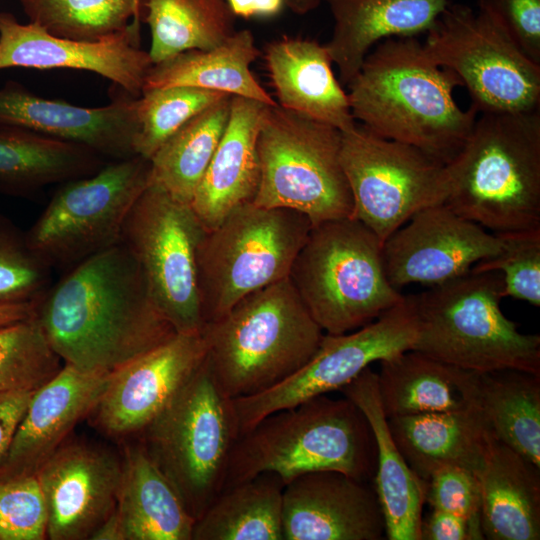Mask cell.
<instances>
[{"mask_svg": "<svg viewBox=\"0 0 540 540\" xmlns=\"http://www.w3.org/2000/svg\"><path fill=\"white\" fill-rule=\"evenodd\" d=\"M36 317L64 364L112 374L177 332L121 242L72 267L36 304Z\"/></svg>", "mask_w": 540, "mask_h": 540, "instance_id": "1", "label": "cell"}, {"mask_svg": "<svg viewBox=\"0 0 540 540\" xmlns=\"http://www.w3.org/2000/svg\"><path fill=\"white\" fill-rule=\"evenodd\" d=\"M347 87L358 124L444 164L463 147L478 116L471 106H458L453 92L462 81L431 61L416 37L379 42Z\"/></svg>", "mask_w": 540, "mask_h": 540, "instance_id": "2", "label": "cell"}, {"mask_svg": "<svg viewBox=\"0 0 540 540\" xmlns=\"http://www.w3.org/2000/svg\"><path fill=\"white\" fill-rule=\"evenodd\" d=\"M446 168L456 214L494 234L540 229V109L481 113Z\"/></svg>", "mask_w": 540, "mask_h": 540, "instance_id": "3", "label": "cell"}, {"mask_svg": "<svg viewBox=\"0 0 540 540\" xmlns=\"http://www.w3.org/2000/svg\"><path fill=\"white\" fill-rule=\"evenodd\" d=\"M320 470L340 471L364 482L374 477L372 430L346 397L319 395L261 419L237 439L223 489L262 473L277 475L285 485Z\"/></svg>", "mask_w": 540, "mask_h": 540, "instance_id": "4", "label": "cell"}, {"mask_svg": "<svg viewBox=\"0 0 540 540\" xmlns=\"http://www.w3.org/2000/svg\"><path fill=\"white\" fill-rule=\"evenodd\" d=\"M202 333L212 375L230 399L259 394L290 377L324 336L289 278L244 297L204 324Z\"/></svg>", "mask_w": 540, "mask_h": 540, "instance_id": "5", "label": "cell"}, {"mask_svg": "<svg viewBox=\"0 0 540 540\" xmlns=\"http://www.w3.org/2000/svg\"><path fill=\"white\" fill-rule=\"evenodd\" d=\"M411 298L417 320L412 350L476 373L540 374V336L520 332L503 314L499 271L469 272Z\"/></svg>", "mask_w": 540, "mask_h": 540, "instance_id": "6", "label": "cell"}, {"mask_svg": "<svg viewBox=\"0 0 540 540\" xmlns=\"http://www.w3.org/2000/svg\"><path fill=\"white\" fill-rule=\"evenodd\" d=\"M382 245L352 217L312 226L288 278L326 334L363 327L404 299L386 276Z\"/></svg>", "mask_w": 540, "mask_h": 540, "instance_id": "7", "label": "cell"}, {"mask_svg": "<svg viewBox=\"0 0 540 540\" xmlns=\"http://www.w3.org/2000/svg\"><path fill=\"white\" fill-rule=\"evenodd\" d=\"M142 433L148 455L199 518L222 491L240 436L233 400L217 385L206 358Z\"/></svg>", "mask_w": 540, "mask_h": 540, "instance_id": "8", "label": "cell"}, {"mask_svg": "<svg viewBox=\"0 0 540 540\" xmlns=\"http://www.w3.org/2000/svg\"><path fill=\"white\" fill-rule=\"evenodd\" d=\"M312 226L301 212L249 203L205 231L196 257L203 323L219 320L244 297L288 278Z\"/></svg>", "mask_w": 540, "mask_h": 540, "instance_id": "9", "label": "cell"}, {"mask_svg": "<svg viewBox=\"0 0 540 540\" xmlns=\"http://www.w3.org/2000/svg\"><path fill=\"white\" fill-rule=\"evenodd\" d=\"M340 149L334 126L268 106L257 139L260 183L253 203L301 212L313 225L352 217Z\"/></svg>", "mask_w": 540, "mask_h": 540, "instance_id": "10", "label": "cell"}, {"mask_svg": "<svg viewBox=\"0 0 540 540\" xmlns=\"http://www.w3.org/2000/svg\"><path fill=\"white\" fill-rule=\"evenodd\" d=\"M426 35L424 52L460 78L478 114L540 109V65L485 10L450 1Z\"/></svg>", "mask_w": 540, "mask_h": 540, "instance_id": "11", "label": "cell"}, {"mask_svg": "<svg viewBox=\"0 0 540 540\" xmlns=\"http://www.w3.org/2000/svg\"><path fill=\"white\" fill-rule=\"evenodd\" d=\"M149 183L150 161L138 155L63 183L25 235L28 245L51 268L74 267L120 242Z\"/></svg>", "mask_w": 540, "mask_h": 540, "instance_id": "12", "label": "cell"}, {"mask_svg": "<svg viewBox=\"0 0 540 540\" xmlns=\"http://www.w3.org/2000/svg\"><path fill=\"white\" fill-rule=\"evenodd\" d=\"M340 160L353 199L352 218L382 243L416 212L447 198L446 164L358 123L341 132Z\"/></svg>", "mask_w": 540, "mask_h": 540, "instance_id": "13", "label": "cell"}, {"mask_svg": "<svg viewBox=\"0 0 540 540\" xmlns=\"http://www.w3.org/2000/svg\"><path fill=\"white\" fill-rule=\"evenodd\" d=\"M205 231L190 204L150 183L122 229L120 242L136 259L156 305L178 333L204 325L196 257Z\"/></svg>", "mask_w": 540, "mask_h": 540, "instance_id": "14", "label": "cell"}, {"mask_svg": "<svg viewBox=\"0 0 540 540\" xmlns=\"http://www.w3.org/2000/svg\"><path fill=\"white\" fill-rule=\"evenodd\" d=\"M416 335L411 295L363 327L324 334L314 355L290 377L259 394L232 399L240 435L271 413L340 390L373 362L411 350Z\"/></svg>", "mask_w": 540, "mask_h": 540, "instance_id": "15", "label": "cell"}, {"mask_svg": "<svg viewBox=\"0 0 540 540\" xmlns=\"http://www.w3.org/2000/svg\"><path fill=\"white\" fill-rule=\"evenodd\" d=\"M502 245L500 235L438 204L416 212L393 232L383 242L382 257L390 284L400 291L411 283L435 286L463 276L496 256Z\"/></svg>", "mask_w": 540, "mask_h": 540, "instance_id": "16", "label": "cell"}, {"mask_svg": "<svg viewBox=\"0 0 540 540\" xmlns=\"http://www.w3.org/2000/svg\"><path fill=\"white\" fill-rule=\"evenodd\" d=\"M140 24L97 41H78L54 36L41 26L20 23L0 12V70L7 68L75 69L96 73L125 93L139 97L153 65L139 46Z\"/></svg>", "mask_w": 540, "mask_h": 540, "instance_id": "17", "label": "cell"}, {"mask_svg": "<svg viewBox=\"0 0 540 540\" xmlns=\"http://www.w3.org/2000/svg\"><path fill=\"white\" fill-rule=\"evenodd\" d=\"M202 329L176 333L110 375L93 410L95 423L112 436L142 432L202 365Z\"/></svg>", "mask_w": 540, "mask_h": 540, "instance_id": "18", "label": "cell"}, {"mask_svg": "<svg viewBox=\"0 0 540 540\" xmlns=\"http://www.w3.org/2000/svg\"><path fill=\"white\" fill-rule=\"evenodd\" d=\"M35 474L47 508V538L90 539L116 508L122 459L92 444L63 443Z\"/></svg>", "mask_w": 540, "mask_h": 540, "instance_id": "19", "label": "cell"}, {"mask_svg": "<svg viewBox=\"0 0 540 540\" xmlns=\"http://www.w3.org/2000/svg\"><path fill=\"white\" fill-rule=\"evenodd\" d=\"M137 98L125 93L106 106L82 107L8 82L0 88V127L78 144L107 161L122 160L136 155Z\"/></svg>", "mask_w": 540, "mask_h": 540, "instance_id": "20", "label": "cell"}, {"mask_svg": "<svg viewBox=\"0 0 540 540\" xmlns=\"http://www.w3.org/2000/svg\"><path fill=\"white\" fill-rule=\"evenodd\" d=\"M283 540H380L385 522L367 482L336 470L302 474L283 488Z\"/></svg>", "mask_w": 540, "mask_h": 540, "instance_id": "21", "label": "cell"}, {"mask_svg": "<svg viewBox=\"0 0 540 540\" xmlns=\"http://www.w3.org/2000/svg\"><path fill=\"white\" fill-rule=\"evenodd\" d=\"M110 375L84 372L64 364L51 380L38 388L0 464V479L35 474L72 429L92 414Z\"/></svg>", "mask_w": 540, "mask_h": 540, "instance_id": "22", "label": "cell"}, {"mask_svg": "<svg viewBox=\"0 0 540 540\" xmlns=\"http://www.w3.org/2000/svg\"><path fill=\"white\" fill-rule=\"evenodd\" d=\"M268 105L232 95L226 128L190 203L204 229L253 203L260 183L257 139Z\"/></svg>", "mask_w": 540, "mask_h": 540, "instance_id": "23", "label": "cell"}, {"mask_svg": "<svg viewBox=\"0 0 540 540\" xmlns=\"http://www.w3.org/2000/svg\"><path fill=\"white\" fill-rule=\"evenodd\" d=\"M339 391L363 413L376 445L373 477L389 540H421L426 483L409 467L389 429L377 373L370 366Z\"/></svg>", "mask_w": 540, "mask_h": 540, "instance_id": "24", "label": "cell"}, {"mask_svg": "<svg viewBox=\"0 0 540 540\" xmlns=\"http://www.w3.org/2000/svg\"><path fill=\"white\" fill-rule=\"evenodd\" d=\"M333 31L325 44L337 66L339 82L348 85L365 57L388 38L427 33L450 0H323Z\"/></svg>", "mask_w": 540, "mask_h": 540, "instance_id": "25", "label": "cell"}, {"mask_svg": "<svg viewBox=\"0 0 540 540\" xmlns=\"http://www.w3.org/2000/svg\"><path fill=\"white\" fill-rule=\"evenodd\" d=\"M264 56L280 107L341 132L356 126L348 95L333 73L325 44L282 37L266 45Z\"/></svg>", "mask_w": 540, "mask_h": 540, "instance_id": "26", "label": "cell"}, {"mask_svg": "<svg viewBox=\"0 0 540 540\" xmlns=\"http://www.w3.org/2000/svg\"><path fill=\"white\" fill-rule=\"evenodd\" d=\"M484 539H540V467L491 435L481 469Z\"/></svg>", "mask_w": 540, "mask_h": 540, "instance_id": "27", "label": "cell"}, {"mask_svg": "<svg viewBox=\"0 0 540 540\" xmlns=\"http://www.w3.org/2000/svg\"><path fill=\"white\" fill-rule=\"evenodd\" d=\"M387 418L477 406L479 373L407 350L380 361L377 373Z\"/></svg>", "mask_w": 540, "mask_h": 540, "instance_id": "28", "label": "cell"}, {"mask_svg": "<svg viewBox=\"0 0 540 540\" xmlns=\"http://www.w3.org/2000/svg\"><path fill=\"white\" fill-rule=\"evenodd\" d=\"M390 433L409 467L423 481L439 468L477 473L491 434L478 407L388 418Z\"/></svg>", "mask_w": 540, "mask_h": 540, "instance_id": "29", "label": "cell"}, {"mask_svg": "<svg viewBox=\"0 0 540 540\" xmlns=\"http://www.w3.org/2000/svg\"><path fill=\"white\" fill-rule=\"evenodd\" d=\"M116 509L126 540H192L196 519L143 444L126 447Z\"/></svg>", "mask_w": 540, "mask_h": 540, "instance_id": "30", "label": "cell"}, {"mask_svg": "<svg viewBox=\"0 0 540 540\" xmlns=\"http://www.w3.org/2000/svg\"><path fill=\"white\" fill-rule=\"evenodd\" d=\"M260 54L253 33L248 29L238 30L215 48L183 51L153 64L145 77L142 91L190 86L277 106V101L250 70Z\"/></svg>", "mask_w": 540, "mask_h": 540, "instance_id": "31", "label": "cell"}, {"mask_svg": "<svg viewBox=\"0 0 540 540\" xmlns=\"http://www.w3.org/2000/svg\"><path fill=\"white\" fill-rule=\"evenodd\" d=\"M108 161L92 150L27 130L0 127V189L28 194L96 173Z\"/></svg>", "mask_w": 540, "mask_h": 540, "instance_id": "32", "label": "cell"}, {"mask_svg": "<svg viewBox=\"0 0 540 540\" xmlns=\"http://www.w3.org/2000/svg\"><path fill=\"white\" fill-rule=\"evenodd\" d=\"M283 488L262 473L223 489L196 519L192 540H283Z\"/></svg>", "mask_w": 540, "mask_h": 540, "instance_id": "33", "label": "cell"}, {"mask_svg": "<svg viewBox=\"0 0 540 540\" xmlns=\"http://www.w3.org/2000/svg\"><path fill=\"white\" fill-rule=\"evenodd\" d=\"M477 407L490 434L540 467V374L479 373Z\"/></svg>", "mask_w": 540, "mask_h": 540, "instance_id": "34", "label": "cell"}, {"mask_svg": "<svg viewBox=\"0 0 540 540\" xmlns=\"http://www.w3.org/2000/svg\"><path fill=\"white\" fill-rule=\"evenodd\" d=\"M231 96L194 116L159 147L149 160L150 184L191 203L226 128Z\"/></svg>", "mask_w": 540, "mask_h": 540, "instance_id": "35", "label": "cell"}, {"mask_svg": "<svg viewBox=\"0 0 540 540\" xmlns=\"http://www.w3.org/2000/svg\"><path fill=\"white\" fill-rule=\"evenodd\" d=\"M153 64L187 50H209L237 30L226 0H142Z\"/></svg>", "mask_w": 540, "mask_h": 540, "instance_id": "36", "label": "cell"}, {"mask_svg": "<svg viewBox=\"0 0 540 540\" xmlns=\"http://www.w3.org/2000/svg\"><path fill=\"white\" fill-rule=\"evenodd\" d=\"M30 22L48 33L78 41H97L140 24L134 0H20Z\"/></svg>", "mask_w": 540, "mask_h": 540, "instance_id": "37", "label": "cell"}, {"mask_svg": "<svg viewBox=\"0 0 540 540\" xmlns=\"http://www.w3.org/2000/svg\"><path fill=\"white\" fill-rule=\"evenodd\" d=\"M63 365L36 314L0 326V393L36 391Z\"/></svg>", "mask_w": 540, "mask_h": 540, "instance_id": "38", "label": "cell"}, {"mask_svg": "<svg viewBox=\"0 0 540 540\" xmlns=\"http://www.w3.org/2000/svg\"><path fill=\"white\" fill-rule=\"evenodd\" d=\"M230 94L190 86L142 91L137 98L136 155L150 160L194 116Z\"/></svg>", "mask_w": 540, "mask_h": 540, "instance_id": "39", "label": "cell"}, {"mask_svg": "<svg viewBox=\"0 0 540 540\" xmlns=\"http://www.w3.org/2000/svg\"><path fill=\"white\" fill-rule=\"evenodd\" d=\"M498 235L503 239L500 252L476 263L470 272L499 271L503 277V297L539 307L540 229Z\"/></svg>", "mask_w": 540, "mask_h": 540, "instance_id": "40", "label": "cell"}, {"mask_svg": "<svg viewBox=\"0 0 540 540\" xmlns=\"http://www.w3.org/2000/svg\"><path fill=\"white\" fill-rule=\"evenodd\" d=\"M51 270L26 236L0 221V303L38 301L50 287Z\"/></svg>", "mask_w": 540, "mask_h": 540, "instance_id": "41", "label": "cell"}, {"mask_svg": "<svg viewBox=\"0 0 540 540\" xmlns=\"http://www.w3.org/2000/svg\"><path fill=\"white\" fill-rule=\"evenodd\" d=\"M47 522L36 474L0 479V540L46 539Z\"/></svg>", "mask_w": 540, "mask_h": 540, "instance_id": "42", "label": "cell"}, {"mask_svg": "<svg viewBox=\"0 0 540 540\" xmlns=\"http://www.w3.org/2000/svg\"><path fill=\"white\" fill-rule=\"evenodd\" d=\"M425 483V502L431 509L481 525V496L476 473L459 466H445L434 471Z\"/></svg>", "mask_w": 540, "mask_h": 540, "instance_id": "43", "label": "cell"}, {"mask_svg": "<svg viewBox=\"0 0 540 540\" xmlns=\"http://www.w3.org/2000/svg\"><path fill=\"white\" fill-rule=\"evenodd\" d=\"M516 46L540 65V0H478Z\"/></svg>", "mask_w": 540, "mask_h": 540, "instance_id": "44", "label": "cell"}, {"mask_svg": "<svg viewBox=\"0 0 540 540\" xmlns=\"http://www.w3.org/2000/svg\"><path fill=\"white\" fill-rule=\"evenodd\" d=\"M479 539H484L481 525L460 516L432 509L422 518L421 540Z\"/></svg>", "mask_w": 540, "mask_h": 540, "instance_id": "45", "label": "cell"}, {"mask_svg": "<svg viewBox=\"0 0 540 540\" xmlns=\"http://www.w3.org/2000/svg\"><path fill=\"white\" fill-rule=\"evenodd\" d=\"M34 392L0 393V464L9 451L16 430Z\"/></svg>", "mask_w": 540, "mask_h": 540, "instance_id": "46", "label": "cell"}, {"mask_svg": "<svg viewBox=\"0 0 540 540\" xmlns=\"http://www.w3.org/2000/svg\"><path fill=\"white\" fill-rule=\"evenodd\" d=\"M236 17L272 18L281 13L285 0H226Z\"/></svg>", "mask_w": 540, "mask_h": 540, "instance_id": "47", "label": "cell"}, {"mask_svg": "<svg viewBox=\"0 0 540 540\" xmlns=\"http://www.w3.org/2000/svg\"><path fill=\"white\" fill-rule=\"evenodd\" d=\"M36 304L37 301L0 303V326L34 316Z\"/></svg>", "mask_w": 540, "mask_h": 540, "instance_id": "48", "label": "cell"}, {"mask_svg": "<svg viewBox=\"0 0 540 540\" xmlns=\"http://www.w3.org/2000/svg\"><path fill=\"white\" fill-rule=\"evenodd\" d=\"M91 540H126L120 516L115 508L113 512L95 529Z\"/></svg>", "mask_w": 540, "mask_h": 540, "instance_id": "49", "label": "cell"}, {"mask_svg": "<svg viewBox=\"0 0 540 540\" xmlns=\"http://www.w3.org/2000/svg\"><path fill=\"white\" fill-rule=\"evenodd\" d=\"M323 0H285V6L294 14L305 15L317 9Z\"/></svg>", "mask_w": 540, "mask_h": 540, "instance_id": "50", "label": "cell"}, {"mask_svg": "<svg viewBox=\"0 0 540 540\" xmlns=\"http://www.w3.org/2000/svg\"><path fill=\"white\" fill-rule=\"evenodd\" d=\"M141 1L142 0H134L135 6H136V8H137V10L139 11L140 14H141Z\"/></svg>", "mask_w": 540, "mask_h": 540, "instance_id": "51", "label": "cell"}]
</instances>
